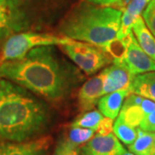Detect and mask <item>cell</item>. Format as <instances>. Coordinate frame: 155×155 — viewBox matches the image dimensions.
<instances>
[{
  "mask_svg": "<svg viewBox=\"0 0 155 155\" xmlns=\"http://www.w3.org/2000/svg\"><path fill=\"white\" fill-rule=\"evenodd\" d=\"M95 131L84 128V127H72L69 134H68V140L72 142L73 144L77 145L78 147L79 145L84 144L88 141L89 140L93 137Z\"/></svg>",
  "mask_w": 155,
  "mask_h": 155,
  "instance_id": "cell-20",
  "label": "cell"
},
{
  "mask_svg": "<svg viewBox=\"0 0 155 155\" xmlns=\"http://www.w3.org/2000/svg\"><path fill=\"white\" fill-rule=\"evenodd\" d=\"M78 147L71 142L68 138H62L56 145L53 155H78Z\"/></svg>",
  "mask_w": 155,
  "mask_h": 155,
  "instance_id": "cell-21",
  "label": "cell"
},
{
  "mask_svg": "<svg viewBox=\"0 0 155 155\" xmlns=\"http://www.w3.org/2000/svg\"><path fill=\"white\" fill-rule=\"evenodd\" d=\"M139 128L147 132H155V110L144 116L139 125Z\"/></svg>",
  "mask_w": 155,
  "mask_h": 155,
  "instance_id": "cell-24",
  "label": "cell"
},
{
  "mask_svg": "<svg viewBox=\"0 0 155 155\" xmlns=\"http://www.w3.org/2000/svg\"><path fill=\"white\" fill-rule=\"evenodd\" d=\"M104 95L129 88L134 75L120 63H112L100 73Z\"/></svg>",
  "mask_w": 155,
  "mask_h": 155,
  "instance_id": "cell-11",
  "label": "cell"
},
{
  "mask_svg": "<svg viewBox=\"0 0 155 155\" xmlns=\"http://www.w3.org/2000/svg\"><path fill=\"white\" fill-rule=\"evenodd\" d=\"M153 138H154V142H155V132H153Z\"/></svg>",
  "mask_w": 155,
  "mask_h": 155,
  "instance_id": "cell-27",
  "label": "cell"
},
{
  "mask_svg": "<svg viewBox=\"0 0 155 155\" xmlns=\"http://www.w3.org/2000/svg\"><path fill=\"white\" fill-rule=\"evenodd\" d=\"M122 11L82 3L73 9L61 25L62 36L99 48L116 38Z\"/></svg>",
  "mask_w": 155,
  "mask_h": 155,
  "instance_id": "cell-3",
  "label": "cell"
},
{
  "mask_svg": "<svg viewBox=\"0 0 155 155\" xmlns=\"http://www.w3.org/2000/svg\"><path fill=\"white\" fill-rule=\"evenodd\" d=\"M128 150L135 155H155V142L153 133L137 128V137Z\"/></svg>",
  "mask_w": 155,
  "mask_h": 155,
  "instance_id": "cell-17",
  "label": "cell"
},
{
  "mask_svg": "<svg viewBox=\"0 0 155 155\" xmlns=\"http://www.w3.org/2000/svg\"><path fill=\"white\" fill-rule=\"evenodd\" d=\"M128 91L129 93L141 96L155 103V72L134 76Z\"/></svg>",
  "mask_w": 155,
  "mask_h": 155,
  "instance_id": "cell-15",
  "label": "cell"
},
{
  "mask_svg": "<svg viewBox=\"0 0 155 155\" xmlns=\"http://www.w3.org/2000/svg\"><path fill=\"white\" fill-rule=\"evenodd\" d=\"M103 93V81L100 74L84 82L78 95V105L82 113L92 110Z\"/></svg>",
  "mask_w": 155,
  "mask_h": 155,
  "instance_id": "cell-12",
  "label": "cell"
},
{
  "mask_svg": "<svg viewBox=\"0 0 155 155\" xmlns=\"http://www.w3.org/2000/svg\"><path fill=\"white\" fill-rule=\"evenodd\" d=\"M50 122L43 101L7 79H0V142H22L42 134Z\"/></svg>",
  "mask_w": 155,
  "mask_h": 155,
  "instance_id": "cell-2",
  "label": "cell"
},
{
  "mask_svg": "<svg viewBox=\"0 0 155 155\" xmlns=\"http://www.w3.org/2000/svg\"><path fill=\"white\" fill-rule=\"evenodd\" d=\"M52 138L42 136L22 142H0V155H48Z\"/></svg>",
  "mask_w": 155,
  "mask_h": 155,
  "instance_id": "cell-10",
  "label": "cell"
},
{
  "mask_svg": "<svg viewBox=\"0 0 155 155\" xmlns=\"http://www.w3.org/2000/svg\"><path fill=\"white\" fill-rule=\"evenodd\" d=\"M113 125H114L113 120L104 116L103 122H101L99 127H98V129L97 131V134L105 135V134H108L112 133L113 132Z\"/></svg>",
  "mask_w": 155,
  "mask_h": 155,
  "instance_id": "cell-25",
  "label": "cell"
},
{
  "mask_svg": "<svg viewBox=\"0 0 155 155\" xmlns=\"http://www.w3.org/2000/svg\"><path fill=\"white\" fill-rule=\"evenodd\" d=\"M25 26L24 13L18 0H0V40Z\"/></svg>",
  "mask_w": 155,
  "mask_h": 155,
  "instance_id": "cell-8",
  "label": "cell"
},
{
  "mask_svg": "<svg viewBox=\"0 0 155 155\" xmlns=\"http://www.w3.org/2000/svg\"><path fill=\"white\" fill-rule=\"evenodd\" d=\"M132 32L140 47L153 61H155V37L147 27L142 17H139L134 22Z\"/></svg>",
  "mask_w": 155,
  "mask_h": 155,
  "instance_id": "cell-16",
  "label": "cell"
},
{
  "mask_svg": "<svg viewBox=\"0 0 155 155\" xmlns=\"http://www.w3.org/2000/svg\"><path fill=\"white\" fill-rule=\"evenodd\" d=\"M142 18L147 27L155 37V0H151L142 13Z\"/></svg>",
  "mask_w": 155,
  "mask_h": 155,
  "instance_id": "cell-22",
  "label": "cell"
},
{
  "mask_svg": "<svg viewBox=\"0 0 155 155\" xmlns=\"http://www.w3.org/2000/svg\"><path fill=\"white\" fill-rule=\"evenodd\" d=\"M104 118V116L100 111L92 110L84 112L83 115L78 116L72 123V127H84L97 132Z\"/></svg>",
  "mask_w": 155,
  "mask_h": 155,
  "instance_id": "cell-19",
  "label": "cell"
},
{
  "mask_svg": "<svg viewBox=\"0 0 155 155\" xmlns=\"http://www.w3.org/2000/svg\"><path fill=\"white\" fill-rule=\"evenodd\" d=\"M127 46L122 62L132 75L155 72V61L147 55L140 47L133 32L126 36Z\"/></svg>",
  "mask_w": 155,
  "mask_h": 155,
  "instance_id": "cell-6",
  "label": "cell"
},
{
  "mask_svg": "<svg viewBox=\"0 0 155 155\" xmlns=\"http://www.w3.org/2000/svg\"><path fill=\"white\" fill-rule=\"evenodd\" d=\"M155 110V103L141 96L129 93L124 100L118 116L127 124L138 127L146 115Z\"/></svg>",
  "mask_w": 155,
  "mask_h": 155,
  "instance_id": "cell-7",
  "label": "cell"
},
{
  "mask_svg": "<svg viewBox=\"0 0 155 155\" xmlns=\"http://www.w3.org/2000/svg\"><path fill=\"white\" fill-rule=\"evenodd\" d=\"M125 151L115 134H98L89 140L78 150V155H122Z\"/></svg>",
  "mask_w": 155,
  "mask_h": 155,
  "instance_id": "cell-9",
  "label": "cell"
},
{
  "mask_svg": "<svg viewBox=\"0 0 155 155\" xmlns=\"http://www.w3.org/2000/svg\"><path fill=\"white\" fill-rule=\"evenodd\" d=\"M60 47L74 64L89 76L113 63L112 58L104 50L87 42L72 40L69 43Z\"/></svg>",
  "mask_w": 155,
  "mask_h": 155,
  "instance_id": "cell-5",
  "label": "cell"
},
{
  "mask_svg": "<svg viewBox=\"0 0 155 155\" xmlns=\"http://www.w3.org/2000/svg\"><path fill=\"white\" fill-rule=\"evenodd\" d=\"M72 39L52 34L24 32L11 35L4 45L0 63L22 59L30 50L41 46H55L69 43Z\"/></svg>",
  "mask_w": 155,
  "mask_h": 155,
  "instance_id": "cell-4",
  "label": "cell"
},
{
  "mask_svg": "<svg viewBox=\"0 0 155 155\" xmlns=\"http://www.w3.org/2000/svg\"><path fill=\"white\" fill-rule=\"evenodd\" d=\"M0 78L56 102L66 98L84 79L78 68L63 60L54 46L38 47L22 59L0 63Z\"/></svg>",
  "mask_w": 155,
  "mask_h": 155,
  "instance_id": "cell-1",
  "label": "cell"
},
{
  "mask_svg": "<svg viewBox=\"0 0 155 155\" xmlns=\"http://www.w3.org/2000/svg\"><path fill=\"white\" fill-rule=\"evenodd\" d=\"M128 94L129 91L126 89L102 96L97 104L98 110L104 116L112 120L116 119L121 111L124 100Z\"/></svg>",
  "mask_w": 155,
  "mask_h": 155,
  "instance_id": "cell-14",
  "label": "cell"
},
{
  "mask_svg": "<svg viewBox=\"0 0 155 155\" xmlns=\"http://www.w3.org/2000/svg\"><path fill=\"white\" fill-rule=\"evenodd\" d=\"M151 0H131L130 3L122 11L120 28L117 33L116 38L122 39L132 32L134 22L139 17H141L145 8Z\"/></svg>",
  "mask_w": 155,
  "mask_h": 155,
  "instance_id": "cell-13",
  "label": "cell"
},
{
  "mask_svg": "<svg viewBox=\"0 0 155 155\" xmlns=\"http://www.w3.org/2000/svg\"><path fill=\"white\" fill-rule=\"evenodd\" d=\"M137 128L125 122L120 116L116 117L113 125V133L123 144L129 146L133 143L137 137Z\"/></svg>",
  "mask_w": 155,
  "mask_h": 155,
  "instance_id": "cell-18",
  "label": "cell"
},
{
  "mask_svg": "<svg viewBox=\"0 0 155 155\" xmlns=\"http://www.w3.org/2000/svg\"><path fill=\"white\" fill-rule=\"evenodd\" d=\"M131 0H86V2L102 6L113 8L118 11H123Z\"/></svg>",
  "mask_w": 155,
  "mask_h": 155,
  "instance_id": "cell-23",
  "label": "cell"
},
{
  "mask_svg": "<svg viewBox=\"0 0 155 155\" xmlns=\"http://www.w3.org/2000/svg\"><path fill=\"white\" fill-rule=\"evenodd\" d=\"M122 155H135V154H134V153H131V152H129V151L127 152V151L125 150V151H124V153H123Z\"/></svg>",
  "mask_w": 155,
  "mask_h": 155,
  "instance_id": "cell-26",
  "label": "cell"
}]
</instances>
